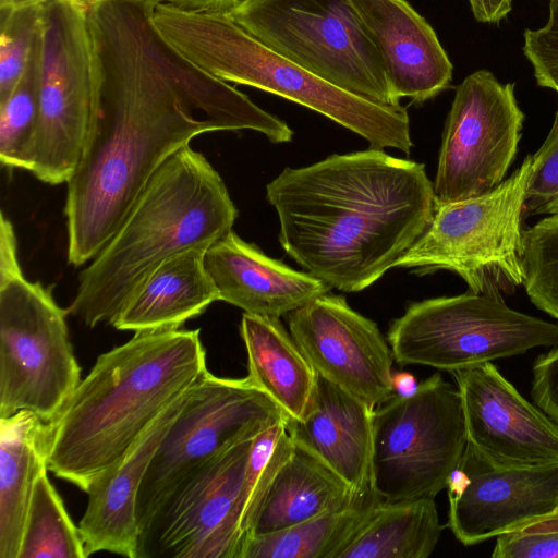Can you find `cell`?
Returning <instances> with one entry per match:
<instances>
[{
	"label": "cell",
	"instance_id": "37",
	"mask_svg": "<svg viewBox=\"0 0 558 558\" xmlns=\"http://www.w3.org/2000/svg\"><path fill=\"white\" fill-rule=\"evenodd\" d=\"M474 17L482 23H498L511 10V0H469Z\"/></svg>",
	"mask_w": 558,
	"mask_h": 558
},
{
	"label": "cell",
	"instance_id": "23",
	"mask_svg": "<svg viewBox=\"0 0 558 558\" xmlns=\"http://www.w3.org/2000/svg\"><path fill=\"white\" fill-rule=\"evenodd\" d=\"M48 422L28 411L0 418V558H17L38 476L47 468Z\"/></svg>",
	"mask_w": 558,
	"mask_h": 558
},
{
	"label": "cell",
	"instance_id": "7",
	"mask_svg": "<svg viewBox=\"0 0 558 558\" xmlns=\"http://www.w3.org/2000/svg\"><path fill=\"white\" fill-rule=\"evenodd\" d=\"M532 155L490 192L436 205L433 220L393 267L450 270L469 292L493 298L523 284L522 219Z\"/></svg>",
	"mask_w": 558,
	"mask_h": 558
},
{
	"label": "cell",
	"instance_id": "28",
	"mask_svg": "<svg viewBox=\"0 0 558 558\" xmlns=\"http://www.w3.org/2000/svg\"><path fill=\"white\" fill-rule=\"evenodd\" d=\"M40 20L26 68L9 96L0 101V161L31 171L39 118Z\"/></svg>",
	"mask_w": 558,
	"mask_h": 558
},
{
	"label": "cell",
	"instance_id": "3",
	"mask_svg": "<svg viewBox=\"0 0 558 558\" xmlns=\"http://www.w3.org/2000/svg\"><path fill=\"white\" fill-rule=\"evenodd\" d=\"M206 371L198 329L135 332L100 354L48 422V471L87 493Z\"/></svg>",
	"mask_w": 558,
	"mask_h": 558
},
{
	"label": "cell",
	"instance_id": "15",
	"mask_svg": "<svg viewBox=\"0 0 558 558\" xmlns=\"http://www.w3.org/2000/svg\"><path fill=\"white\" fill-rule=\"evenodd\" d=\"M446 488L448 525L471 546L558 510V462L502 464L468 442Z\"/></svg>",
	"mask_w": 558,
	"mask_h": 558
},
{
	"label": "cell",
	"instance_id": "17",
	"mask_svg": "<svg viewBox=\"0 0 558 558\" xmlns=\"http://www.w3.org/2000/svg\"><path fill=\"white\" fill-rule=\"evenodd\" d=\"M451 374L469 444L502 464L558 462V424L523 398L492 362Z\"/></svg>",
	"mask_w": 558,
	"mask_h": 558
},
{
	"label": "cell",
	"instance_id": "21",
	"mask_svg": "<svg viewBox=\"0 0 558 558\" xmlns=\"http://www.w3.org/2000/svg\"><path fill=\"white\" fill-rule=\"evenodd\" d=\"M204 260L220 301L244 313L281 317L332 289L310 272L268 257L233 231L208 247Z\"/></svg>",
	"mask_w": 558,
	"mask_h": 558
},
{
	"label": "cell",
	"instance_id": "30",
	"mask_svg": "<svg viewBox=\"0 0 558 558\" xmlns=\"http://www.w3.org/2000/svg\"><path fill=\"white\" fill-rule=\"evenodd\" d=\"M286 422L268 427L252 440L239 501L243 541L252 532L275 476L295 449Z\"/></svg>",
	"mask_w": 558,
	"mask_h": 558
},
{
	"label": "cell",
	"instance_id": "31",
	"mask_svg": "<svg viewBox=\"0 0 558 558\" xmlns=\"http://www.w3.org/2000/svg\"><path fill=\"white\" fill-rule=\"evenodd\" d=\"M522 270L531 302L558 320V215L523 230Z\"/></svg>",
	"mask_w": 558,
	"mask_h": 558
},
{
	"label": "cell",
	"instance_id": "36",
	"mask_svg": "<svg viewBox=\"0 0 558 558\" xmlns=\"http://www.w3.org/2000/svg\"><path fill=\"white\" fill-rule=\"evenodd\" d=\"M532 374L533 401L558 424V347L537 356Z\"/></svg>",
	"mask_w": 558,
	"mask_h": 558
},
{
	"label": "cell",
	"instance_id": "4",
	"mask_svg": "<svg viewBox=\"0 0 558 558\" xmlns=\"http://www.w3.org/2000/svg\"><path fill=\"white\" fill-rule=\"evenodd\" d=\"M227 186L206 157L186 145L150 177L122 225L80 275L68 313L93 328L111 323L167 259L207 251L238 217Z\"/></svg>",
	"mask_w": 558,
	"mask_h": 558
},
{
	"label": "cell",
	"instance_id": "24",
	"mask_svg": "<svg viewBox=\"0 0 558 558\" xmlns=\"http://www.w3.org/2000/svg\"><path fill=\"white\" fill-rule=\"evenodd\" d=\"M247 376L290 418L302 417L316 372L279 317L244 313L240 326Z\"/></svg>",
	"mask_w": 558,
	"mask_h": 558
},
{
	"label": "cell",
	"instance_id": "39",
	"mask_svg": "<svg viewBox=\"0 0 558 558\" xmlns=\"http://www.w3.org/2000/svg\"><path fill=\"white\" fill-rule=\"evenodd\" d=\"M392 381L395 392L401 396L413 393L418 386L413 375L409 373H397L393 375Z\"/></svg>",
	"mask_w": 558,
	"mask_h": 558
},
{
	"label": "cell",
	"instance_id": "41",
	"mask_svg": "<svg viewBox=\"0 0 558 558\" xmlns=\"http://www.w3.org/2000/svg\"><path fill=\"white\" fill-rule=\"evenodd\" d=\"M78 1H84V0H78Z\"/></svg>",
	"mask_w": 558,
	"mask_h": 558
},
{
	"label": "cell",
	"instance_id": "35",
	"mask_svg": "<svg viewBox=\"0 0 558 558\" xmlns=\"http://www.w3.org/2000/svg\"><path fill=\"white\" fill-rule=\"evenodd\" d=\"M523 52L537 85L558 93V0H550L546 24L524 33Z\"/></svg>",
	"mask_w": 558,
	"mask_h": 558
},
{
	"label": "cell",
	"instance_id": "20",
	"mask_svg": "<svg viewBox=\"0 0 558 558\" xmlns=\"http://www.w3.org/2000/svg\"><path fill=\"white\" fill-rule=\"evenodd\" d=\"M187 391L169 404L126 454L86 493L87 507L78 527L87 557L108 551L138 558V490L156 450L184 405Z\"/></svg>",
	"mask_w": 558,
	"mask_h": 558
},
{
	"label": "cell",
	"instance_id": "22",
	"mask_svg": "<svg viewBox=\"0 0 558 558\" xmlns=\"http://www.w3.org/2000/svg\"><path fill=\"white\" fill-rule=\"evenodd\" d=\"M205 252L192 248L163 262L110 324L118 330L134 332L178 329L220 301L205 267Z\"/></svg>",
	"mask_w": 558,
	"mask_h": 558
},
{
	"label": "cell",
	"instance_id": "34",
	"mask_svg": "<svg viewBox=\"0 0 558 558\" xmlns=\"http://www.w3.org/2000/svg\"><path fill=\"white\" fill-rule=\"evenodd\" d=\"M494 558H558V510L497 536Z\"/></svg>",
	"mask_w": 558,
	"mask_h": 558
},
{
	"label": "cell",
	"instance_id": "8",
	"mask_svg": "<svg viewBox=\"0 0 558 558\" xmlns=\"http://www.w3.org/2000/svg\"><path fill=\"white\" fill-rule=\"evenodd\" d=\"M40 39L39 118L29 172L60 184L81 160L99 105L100 65L84 1L46 0Z\"/></svg>",
	"mask_w": 558,
	"mask_h": 558
},
{
	"label": "cell",
	"instance_id": "29",
	"mask_svg": "<svg viewBox=\"0 0 558 558\" xmlns=\"http://www.w3.org/2000/svg\"><path fill=\"white\" fill-rule=\"evenodd\" d=\"M47 471L35 484L17 558H86L80 527L69 515Z\"/></svg>",
	"mask_w": 558,
	"mask_h": 558
},
{
	"label": "cell",
	"instance_id": "12",
	"mask_svg": "<svg viewBox=\"0 0 558 558\" xmlns=\"http://www.w3.org/2000/svg\"><path fill=\"white\" fill-rule=\"evenodd\" d=\"M287 418L248 376L225 378L207 369L189 389L142 481L136 500L140 536L169 497L210 459Z\"/></svg>",
	"mask_w": 558,
	"mask_h": 558
},
{
	"label": "cell",
	"instance_id": "2",
	"mask_svg": "<svg viewBox=\"0 0 558 558\" xmlns=\"http://www.w3.org/2000/svg\"><path fill=\"white\" fill-rule=\"evenodd\" d=\"M266 198L278 214L286 253L342 292L381 278L436 210L424 163L371 147L286 168L267 184Z\"/></svg>",
	"mask_w": 558,
	"mask_h": 558
},
{
	"label": "cell",
	"instance_id": "38",
	"mask_svg": "<svg viewBox=\"0 0 558 558\" xmlns=\"http://www.w3.org/2000/svg\"><path fill=\"white\" fill-rule=\"evenodd\" d=\"M180 9L230 13L242 0H162Z\"/></svg>",
	"mask_w": 558,
	"mask_h": 558
},
{
	"label": "cell",
	"instance_id": "26",
	"mask_svg": "<svg viewBox=\"0 0 558 558\" xmlns=\"http://www.w3.org/2000/svg\"><path fill=\"white\" fill-rule=\"evenodd\" d=\"M441 531L434 498L380 500L337 558H427Z\"/></svg>",
	"mask_w": 558,
	"mask_h": 558
},
{
	"label": "cell",
	"instance_id": "33",
	"mask_svg": "<svg viewBox=\"0 0 558 558\" xmlns=\"http://www.w3.org/2000/svg\"><path fill=\"white\" fill-rule=\"evenodd\" d=\"M532 159L523 217L558 215V109L546 140Z\"/></svg>",
	"mask_w": 558,
	"mask_h": 558
},
{
	"label": "cell",
	"instance_id": "16",
	"mask_svg": "<svg viewBox=\"0 0 558 558\" xmlns=\"http://www.w3.org/2000/svg\"><path fill=\"white\" fill-rule=\"evenodd\" d=\"M288 327L318 375L373 410L395 392L389 342L342 295L317 296L288 314Z\"/></svg>",
	"mask_w": 558,
	"mask_h": 558
},
{
	"label": "cell",
	"instance_id": "13",
	"mask_svg": "<svg viewBox=\"0 0 558 558\" xmlns=\"http://www.w3.org/2000/svg\"><path fill=\"white\" fill-rule=\"evenodd\" d=\"M523 121L514 84H501L486 70L466 76L442 133L436 205L478 197L499 185L515 158Z\"/></svg>",
	"mask_w": 558,
	"mask_h": 558
},
{
	"label": "cell",
	"instance_id": "1",
	"mask_svg": "<svg viewBox=\"0 0 558 558\" xmlns=\"http://www.w3.org/2000/svg\"><path fill=\"white\" fill-rule=\"evenodd\" d=\"M150 0H84L100 65L97 114L68 183V260L90 262L118 231L159 166L192 138L250 129L270 136L274 117L197 96L174 82L148 48Z\"/></svg>",
	"mask_w": 558,
	"mask_h": 558
},
{
	"label": "cell",
	"instance_id": "14",
	"mask_svg": "<svg viewBox=\"0 0 558 558\" xmlns=\"http://www.w3.org/2000/svg\"><path fill=\"white\" fill-rule=\"evenodd\" d=\"M252 440L215 456L169 497L141 534L138 558H239V501Z\"/></svg>",
	"mask_w": 558,
	"mask_h": 558
},
{
	"label": "cell",
	"instance_id": "5",
	"mask_svg": "<svg viewBox=\"0 0 558 558\" xmlns=\"http://www.w3.org/2000/svg\"><path fill=\"white\" fill-rule=\"evenodd\" d=\"M153 20L181 54L208 74L314 110L364 137L371 148L410 154L405 108L371 101L325 81L265 46L229 13L190 11L160 1Z\"/></svg>",
	"mask_w": 558,
	"mask_h": 558
},
{
	"label": "cell",
	"instance_id": "9",
	"mask_svg": "<svg viewBox=\"0 0 558 558\" xmlns=\"http://www.w3.org/2000/svg\"><path fill=\"white\" fill-rule=\"evenodd\" d=\"M466 445L460 392L436 373L373 410L372 486L386 501L435 498Z\"/></svg>",
	"mask_w": 558,
	"mask_h": 558
},
{
	"label": "cell",
	"instance_id": "27",
	"mask_svg": "<svg viewBox=\"0 0 558 558\" xmlns=\"http://www.w3.org/2000/svg\"><path fill=\"white\" fill-rule=\"evenodd\" d=\"M380 500L371 486L345 508L276 532L246 536L239 558H337Z\"/></svg>",
	"mask_w": 558,
	"mask_h": 558
},
{
	"label": "cell",
	"instance_id": "11",
	"mask_svg": "<svg viewBox=\"0 0 558 558\" xmlns=\"http://www.w3.org/2000/svg\"><path fill=\"white\" fill-rule=\"evenodd\" d=\"M387 340L401 365L447 372L558 344V325L510 308L501 298L468 292L412 303Z\"/></svg>",
	"mask_w": 558,
	"mask_h": 558
},
{
	"label": "cell",
	"instance_id": "32",
	"mask_svg": "<svg viewBox=\"0 0 558 558\" xmlns=\"http://www.w3.org/2000/svg\"><path fill=\"white\" fill-rule=\"evenodd\" d=\"M39 5L0 9V101L20 81L39 28Z\"/></svg>",
	"mask_w": 558,
	"mask_h": 558
},
{
	"label": "cell",
	"instance_id": "19",
	"mask_svg": "<svg viewBox=\"0 0 558 558\" xmlns=\"http://www.w3.org/2000/svg\"><path fill=\"white\" fill-rule=\"evenodd\" d=\"M294 445L317 459L354 492L372 486L373 409L316 373L300 418H287Z\"/></svg>",
	"mask_w": 558,
	"mask_h": 558
},
{
	"label": "cell",
	"instance_id": "10",
	"mask_svg": "<svg viewBox=\"0 0 558 558\" xmlns=\"http://www.w3.org/2000/svg\"><path fill=\"white\" fill-rule=\"evenodd\" d=\"M229 14L265 46L325 81L377 104L400 105L349 0H242Z\"/></svg>",
	"mask_w": 558,
	"mask_h": 558
},
{
	"label": "cell",
	"instance_id": "40",
	"mask_svg": "<svg viewBox=\"0 0 558 558\" xmlns=\"http://www.w3.org/2000/svg\"><path fill=\"white\" fill-rule=\"evenodd\" d=\"M46 0H0V9H19L24 7L39 5Z\"/></svg>",
	"mask_w": 558,
	"mask_h": 558
},
{
	"label": "cell",
	"instance_id": "6",
	"mask_svg": "<svg viewBox=\"0 0 558 558\" xmlns=\"http://www.w3.org/2000/svg\"><path fill=\"white\" fill-rule=\"evenodd\" d=\"M68 311L27 280L11 221L0 219V418L20 411L51 422L81 383Z\"/></svg>",
	"mask_w": 558,
	"mask_h": 558
},
{
	"label": "cell",
	"instance_id": "18",
	"mask_svg": "<svg viewBox=\"0 0 558 558\" xmlns=\"http://www.w3.org/2000/svg\"><path fill=\"white\" fill-rule=\"evenodd\" d=\"M379 53L393 99L423 104L447 89L453 66L407 0H349Z\"/></svg>",
	"mask_w": 558,
	"mask_h": 558
},
{
	"label": "cell",
	"instance_id": "25",
	"mask_svg": "<svg viewBox=\"0 0 558 558\" xmlns=\"http://www.w3.org/2000/svg\"><path fill=\"white\" fill-rule=\"evenodd\" d=\"M362 494L295 446L275 476L250 535L276 532L345 508Z\"/></svg>",
	"mask_w": 558,
	"mask_h": 558
}]
</instances>
